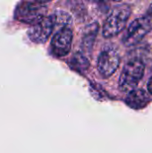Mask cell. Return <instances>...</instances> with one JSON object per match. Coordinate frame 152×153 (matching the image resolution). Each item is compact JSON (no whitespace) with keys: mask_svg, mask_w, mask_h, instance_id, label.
Segmentation results:
<instances>
[{"mask_svg":"<svg viewBox=\"0 0 152 153\" xmlns=\"http://www.w3.org/2000/svg\"><path fill=\"white\" fill-rule=\"evenodd\" d=\"M73 39L72 28L65 27L58 30L53 36L50 43L52 54L56 57H63L69 54Z\"/></svg>","mask_w":152,"mask_h":153,"instance_id":"6","label":"cell"},{"mask_svg":"<svg viewBox=\"0 0 152 153\" xmlns=\"http://www.w3.org/2000/svg\"><path fill=\"white\" fill-rule=\"evenodd\" d=\"M145 65L140 59H133L129 61L123 68L118 86L121 91L130 92L135 90L144 75Z\"/></svg>","mask_w":152,"mask_h":153,"instance_id":"3","label":"cell"},{"mask_svg":"<svg viewBox=\"0 0 152 153\" xmlns=\"http://www.w3.org/2000/svg\"><path fill=\"white\" fill-rule=\"evenodd\" d=\"M149 102H150L149 95L142 89H135L130 91L125 98L126 105L133 109L144 108L149 104Z\"/></svg>","mask_w":152,"mask_h":153,"instance_id":"8","label":"cell"},{"mask_svg":"<svg viewBox=\"0 0 152 153\" xmlns=\"http://www.w3.org/2000/svg\"><path fill=\"white\" fill-rule=\"evenodd\" d=\"M53 15H54L55 22H56V28L59 27V30L65 27L72 28L73 19L70 16V14H68L66 12L57 10L53 13Z\"/></svg>","mask_w":152,"mask_h":153,"instance_id":"10","label":"cell"},{"mask_svg":"<svg viewBox=\"0 0 152 153\" xmlns=\"http://www.w3.org/2000/svg\"><path fill=\"white\" fill-rule=\"evenodd\" d=\"M120 65V56L118 52L113 48H107L103 49L97 63V68L99 74L107 79L111 77L118 69Z\"/></svg>","mask_w":152,"mask_h":153,"instance_id":"5","label":"cell"},{"mask_svg":"<svg viewBox=\"0 0 152 153\" xmlns=\"http://www.w3.org/2000/svg\"><path fill=\"white\" fill-rule=\"evenodd\" d=\"M71 65H72V67H73L74 69H76L78 71H82V70H86L88 68L89 61L82 53H77L72 58Z\"/></svg>","mask_w":152,"mask_h":153,"instance_id":"11","label":"cell"},{"mask_svg":"<svg viewBox=\"0 0 152 153\" xmlns=\"http://www.w3.org/2000/svg\"><path fill=\"white\" fill-rule=\"evenodd\" d=\"M152 30V15L148 12L143 16L135 19L126 29L123 43L126 46H133L139 43Z\"/></svg>","mask_w":152,"mask_h":153,"instance_id":"4","label":"cell"},{"mask_svg":"<svg viewBox=\"0 0 152 153\" xmlns=\"http://www.w3.org/2000/svg\"><path fill=\"white\" fill-rule=\"evenodd\" d=\"M55 28L56 22L52 13L48 16H46L39 22L32 25L28 30V36L32 42L42 44L49 39Z\"/></svg>","mask_w":152,"mask_h":153,"instance_id":"7","label":"cell"},{"mask_svg":"<svg viewBox=\"0 0 152 153\" xmlns=\"http://www.w3.org/2000/svg\"><path fill=\"white\" fill-rule=\"evenodd\" d=\"M98 30H99L98 23H92L86 28L85 33L82 38V48L83 50L91 51Z\"/></svg>","mask_w":152,"mask_h":153,"instance_id":"9","label":"cell"},{"mask_svg":"<svg viewBox=\"0 0 152 153\" xmlns=\"http://www.w3.org/2000/svg\"><path fill=\"white\" fill-rule=\"evenodd\" d=\"M47 4L39 1H22L14 10V17L19 22L36 24L46 17Z\"/></svg>","mask_w":152,"mask_h":153,"instance_id":"2","label":"cell"},{"mask_svg":"<svg viewBox=\"0 0 152 153\" xmlns=\"http://www.w3.org/2000/svg\"><path fill=\"white\" fill-rule=\"evenodd\" d=\"M132 8L127 4H116L105 20L102 27V35L106 39L113 38L121 33L130 18Z\"/></svg>","mask_w":152,"mask_h":153,"instance_id":"1","label":"cell"},{"mask_svg":"<svg viewBox=\"0 0 152 153\" xmlns=\"http://www.w3.org/2000/svg\"><path fill=\"white\" fill-rule=\"evenodd\" d=\"M147 88H148V91L149 92L152 94V76L150 78L149 82H148V85H147Z\"/></svg>","mask_w":152,"mask_h":153,"instance_id":"12","label":"cell"}]
</instances>
